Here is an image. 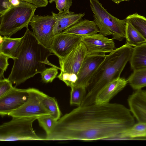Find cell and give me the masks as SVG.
<instances>
[{"label":"cell","instance_id":"cell-7","mask_svg":"<svg viewBox=\"0 0 146 146\" xmlns=\"http://www.w3.org/2000/svg\"><path fill=\"white\" fill-rule=\"evenodd\" d=\"M55 21L52 15H34L29 23L38 41L50 50L54 36L53 30Z\"/></svg>","mask_w":146,"mask_h":146},{"label":"cell","instance_id":"cell-35","mask_svg":"<svg viewBox=\"0 0 146 146\" xmlns=\"http://www.w3.org/2000/svg\"><path fill=\"white\" fill-rule=\"evenodd\" d=\"M111 1H112L113 2H114V3L117 4H118L120 2L124 1H128L129 0H110Z\"/></svg>","mask_w":146,"mask_h":146},{"label":"cell","instance_id":"cell-22","mask_svg":"<svg viewBox=\"0 0 146 146\" xmlns=\"http://www.w3.org/2000/svg\"><path fill=\"white\" fill-rule=\"evenodd\" d=\"M125 38L127 43L132 46H135L146 42V39L128 21L126 30Z\"/></svg>","mask_w":146,"mask_h":146},{"label":"cell","instance_id":"cell-2","mask_svg":"<svg viewBox=\"0 0 146 146\" xmlns=\"http://www.w3.org/2000/svg\"><path fill=\"white\" fill-rule=\"evenodd\" d=\"M22 43L13 59V64L8 78L17 86L36 74L40 73L46 65L58 67L50 63L48 58L51 50L42 45L28 27Z\"/></svg>","mask_w":146,"mask_h":146},{"label":"cell","instance_id":"cell-8","mask_svg":"<svg viewBox=\"0 0 146 146\" xmlns=\"http://www.w3.org/2000/svg\"><path fill=\"white\" fill-rule=\"evenodd\" d=\"M43 92L34 88H29V96L21 106L8 114L12 117H39L50 113L45 108L40 100Z\"/></svg>","mask_w":146,"mask_h":146},{"label":"cell","instance_id":"cell-6","mask_svg":"<svg viewBox=\"0 0 146 146\" xmlns=\"http://www.w3.org/2000/svg\"><path fill=\"white\" fill-rule=\"evenodd\" d=\"M38 117H12L9 121L0 126V141L46 140L38 135L33 129V122Z\"/></svg>","mask_w":146,"mask_h":146},{"label":"cell","instance_id":"cell-34","mask_svg":"<svg viewBox=\"0 0 146 146\" xmlns=\"http://www.w3.org/2000/svg\"><path fill=\"white\" fill-rule=\"evenodd\" d=\"M10 1L12 5L13 6L19 5L21 2L19 0H11Z\"/></svg>","mask_w":146,"mask_h":146},{"label":"cell","instance_id":"cell-33","mask_svg":"<svg viewBox=\"0 0 146 146\" xmlns=\"http://www.w3.org/2000/svg\"><path fill=\"white\" fill-rule=\"evenodd\" d=\"M139 96L146 102V90L141 89L135 90Z\"/></svg>","mask_w":146,"mask_h":146},{"label":"cell","instance_id":"cell-16","mask_svg":"<svg viewBox=\"0 0 146 146\" xmlns=\"http://www.w3.org/2000/svg\"><path fill=\"white\" fill-rule=\"evenodd\" d=\"M129 109L138 122L146 123V102L136 91L129 97Z\"/></svg>","mask_w":146,"mask_h":146},{"label":"cell","instance_id":"cell-29","mask_svg":"<svg viewBox=\"0 0 146 146\" xmlns=\"http://www.w3.org/2000/svg\"><path fill=\"white\" fill-rule=\"evenodd\" d=\"M10 58V56L0 52V80L5 78L4 73L9 65L8 60Z\"/></svg>","mask_w":146,"mask_h":146},{"label":"cell","instance_id":"cell-28","mask_svg":"<svg viewBox=\"0 0 146 146\" xmlns=\"http://www.w3.org/2000/svg\"><path fill=\"white\" fill-rule=\"evenodd\" d=\"M54 2L59 13L68 12L72 6V0H56Z\"/></svg>","mask_w":146,"mask_h":146},{"label":"cell","instance_id":"cell-1","mask_svg":"<svg viewBox=\"0 0 146 146\" xmlns=\"http://www.w3.org/2000/svg\"><path fill=\"white\" fill-rule=\"evenodd\" d=\"M128 109L117 103L80 106L60 117L46 140H119L135 124Z\"/></svg>","mask_w":146,"mask_h":146},{"label":"cell","instance_id":"cell-27","mask_svg":"<svg viewBox=\"0 0 146 146\" xmlns=\"http://www.w3.org/2000/svg\"><path fill=\"white\" fill-rule=\"evenodd\" d=\"M58 69L60 70V68L52 67L45 69L40 73L42 80L45 83L52 82L57 76Z\"/></svg>","mask_w":146,"mask_h":146},{"label":"cell","instance_id":"cell-19","mask_svg":"<svg viewBox=\"0 0 146 146\" xmlns=\"http://www.w3.org/2000/svg\"><path fill=\"white\" fill-rule=\"evenodd\" d=\"M129 61L133 70L146 68V42L133 48Z\"/></svg>","mask_w":146,"mask_h":146},{"label":"cell","instance_id":"cell-18","mask_svg":"<svg viewBox=\"0 0 146 146\" xmlns=\"http://www.w3.org/2000/svg\"><path fill=\"white\" fill-rule=\"evenodd\" d=\"M23 36L18 38L0 35V52L13 59L15 56L22 42Z\"/></svg>","mask_w":146,"mask_h":146},{"label":"cell","instance_id":"cell-17","mask_svg":"<svg viewBox=\"0 0 146 146\" xmlns=\"http://www.w3.org/2000/svg\"><path fill=\"white\" fill-rule=\"evenodd\" d=\"M63 32L84 36L97 34L99 32V30L94 21L84 19L80 20Z\"/></svg>","mask_w":146,"mask_h":146},{"label":"cell","instance_id":"cell-24","mask_svg":"<svg viewBox=\"0 0 146 146\" xmlns=\"http://www.w3.org/2000/svg\"><path fill=\"white\" fill-rule=\"evenodd\" d=\"M126 19L146 39V18L135 13L128 16Z\"/></svg>","mask_w":146,"mask_h":146},{"label":"cell","instance_id":"cell-9","mask_svg":"<svg viewBox=\"0 0 146 146\" xmlns=\"http://www.w3.org/2000/svg\"><path fill=\"white\" fill-rule=\"evenodd\" d=\"M29 96V88L20 89L13 88L0 97V115L3 117L23 105Z\"/></svg>","mask_w":146,"mask_h":146},{"label":"cell","instance_id":"cell-36","mask_svg":"<svg viewBox=\"0 0 146 146\" xmlns=\"http://www.w3.org/2000/svg\"><path fill=\"white\" fill-rule=\"evenodd\" d=\"M49 1V2L50 3H53L54 2H55V1L56 0H48Z\"/></svg>","mask_w":146,"mask_h":146},{"label":"cell","instance_id":"cell-4","mask_svg":"<svg viewBox=\"0 0 146 146\" xmlns=\"http://www.w3.org/2000/svg\"><path fill=\"white\" fill-rule=\"evenodd\" d=\"M36 8L33 4L21 1L19 5H12L0 14V35L10 37L28 27Z\"/></svg>","mask_w":146,"mask_h":146},{"label":"cell","instance_id":"cell-13","mask_svg":"<svg viewBox=\"0 0 146 146\" xmlns=\"http://www.w3.org/2000/svg\"><path fill=\"white\" fill-rule=\"evenodd\" d=\"M106 56L105 54H87L78 75V79L74 85L87 88L94 73Z\"/></svg>","mask_w":146,"mask_h":146},{"label":"cell","instance_id":"cell-23","mask_svg":"<svg viewBox=\"0 0 146 146\" xmlns=\"http://www.w3.org/2000/svg\"><path fill=\"white\" fill-rule=\"evenodd\" d=\"M40 100L45 108L50 113V115L56 120L59 119L60 117L61 113L55 98L42 92Z\"/></svg>","mask_w":146,"mask_h":146},{"label":"cell","instance_id":"cell-20","mask_svg":"<svg viewBox=\"0 0 146 146\" xmlns=\"http://www.w3.org/2000/svg\"><path fill=\"white\" fill-rule=\"evenodd\" d=\"M140 137L146 138V123L138 122L123 131L119 140L133 139Z\"/></svg>","mask_w":146,"mask_h":146},{"label":"cell","instance_id":"cell-5","mask_svg":"<svg viewBox=\"0 0 146 146\" xmlns=\"http://www.w3.org/2000/svg\"><path fill=\"white\" fill-rule=\"evenodd\" d=\"M94 21L99 33L104 36L112 35V38L119 41L126 38L127 21L121 20L110 13L99 0H89Z\"/></svg>","mask_w":146,"mask_h":146},{"label":"cell","instance_id":"cell-30","mask_svg":"<svg viewBox=\"0 0 146 146\" xmlns=\"http://www.w3.org/2000/svg\"><path fill=\"white\" fill-rule=\"evenodd\" d=\"M12 83L7 78L0 80V97H1L13 88Z\"/></svg>","mask_w":146,"mask_h":146},{"label":"cell","instance_id":"cell-12","mask_svg":"<svg viewBox=\"0 0 146 146\" xmlns=\"http://www.w3.org/2000/svg\"><path fill=\"white\" fill-rule=\"evenodd\" d=\"M113 39L109 38L100 33L83 36L82 41L87 50V54H105L116 49Z\"/></svg>","mask_w":146,"mask_h":146},{"label":"cell","instance_id":"cell-25","mask_svg":"<svg viewBox=\"0 0 146 146\" xmlns=\"http://www.w3.org/2000/svg\"><path fill=\"white\" fill-rule=\"evenodd\" d=\"M71 88L70 104L80 106L86 95V88L82 86L74 85Z\"/></svg>","mask_w":146,"mask_h":146},{"label":"cell","instance_id":"cell-3","mask_svg":"<svg viewBox=\"0 0 146 146\" xmlns=\"http://www.w3.org/2000/svg\"><path fill=\"white\" fill-rule=\"evenodd\" d=\"M133 48L126 43L106 55L91 80L87 87L89 89L88 92L84 97L81 106L94 104L98 92L109 82L120 77L127 63L129 61Z\"/></svg>","mask_w":146,"mask_h":146},{"label":"cell","instance_id":"cell-37","mask_svg":"<svg viewBox=\"0 0 146 146\" xmlns=\"http://www.w3.org/2000/svg\"><path fill=\"white\" fill-rule=\"evenodd\" d=\"M20 1H26V0H19Z\"/></svg>","mask_w":146,"mask_h":146},{"label":"cell","instance_id":"cell-38","mask_svg":"<svg viewBox=\"0 0 146 146\" xmlns=\"http://www.w3.org/2000/svg\"></svg>","mask_w":146,"mask_h":146},{"label":"cell","instance_id":"cell-31","mask_svg":"<svg viewBox=\"0 0 146 146\" xmlns=\"http://www.w3.org/2000/svg\"><path fill=\"white\" fill-rule=\"evenodd\" d=\"M12 6L10 0H0V15Z\"/></svg>","mask_w":146,"mask_h":146},{"label":"cell","instance_id":"cell-10","mask_svg":"<svg viewBox=\"0 0 146 146\" xmlns=\"http://www.w3.org/2000/svg\"><path fill=\"white\" fill-rule=\"evenodd\" d=\"M83 37L62 32L54 35L50 50L58 59L62 58L82 41Z\"/></svg>","mask_w":146,"mask_h":146},{"label":"cell","instance_id":"cell-14","mask_svg":"<svg viewBox=\"0 0 146 146\" xmlns=\"http://www.w3.org/2000/svg\"><path fill=\"white\" fill-rule=\"evenodd\" d=\"M127 83V80L120 77L110 82L98 93L94 103H108L110 100L121 90Z\"/></svg>","mask_w":146,"mask_h":146},{"label":"cell","instance_id":"cell-11","mask_svg":"<svg viewBox=\"0 0 146 146\" xmlns=\"http://www.w3.org/2000/svg\"><path fill=\"white\" fill-rule=\"evenodd\" d=\"M87 54L86 48L82 41L65 57L58 59L61 72L78 76Z\"/></svg>","mask_w":146,"mask_h":146},{"label":"cell","instance_id":"cell-21","mask_svg":"<svg viewBox=\"0 0 146 146\" xmlns=\"http://www.w3.org/2000/svg\"><path fill=\"white\" fill-rule=\"evenodd\" d=\"M133 70L127 79L128 83L135 90L141 89L146 86V68Z\"/></svg>","mask_w":146,"mask_h":146},{"label":"cell","instance_id":"cell-26","mask_svg":"<svg viewBox=\"0 0 146 146\" xmlns=\"http://www.w3.org/2000/svg\"><path fill=\"white\" fill-rule=\"evenodd\" d=\"M37 120L40 126L45 131L46 136L51 133L57 121L50 114L40 117Z\"/></svg>","mask_w":146,"mask_h":146},{"label":"cell","instance_id":"cell-15","mask_svg":"<svg viewBox=\"0 0 146 146\" xmlns=\"http://www.w3.org/2000/svg\"><path fill=\"white\" fill-rule=\"evenodd\" d=\"M55 19L53 33L54 35L63 32L64 30L76 24L84 16V13H75L72 11L56 13L52 12Z\"/></svg>","mask_w":146,"mask_h":146},{"label":"cell","instance_id":"cell-32","mask_svg":"<svg viewBox=\"0 0 146 146\" xmlns=\"http://www.w3.org/2000/svg\"><path fill=\"white\" fill-rule=\"evenodd\" d=\"M26 1L35 5L37 8L45 7L48 4V0H26Z\"/></svg>","mask_w":146,"mask_h":146}]
</instances>
